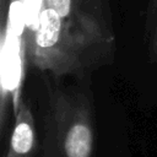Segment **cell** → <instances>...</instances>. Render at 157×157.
I'll return each instance as SVG.
<instances>
[{"label":"cell","mask_w":157,"mask_h":157,"mask_svg":"<svg viewBox=\"0 0 157 157\" xmlns=\"http://www.w3.org/2000/svg\"><path fill=\"white\" fill-rule=\"evenodd\" d=\"M36 124L31 107L23 99L15 113L9 148L4 157H34Z\"/></svg>","instance_id":"3"},{"label":"cell","mask_w":157,"mask_h":157,"mask_svg":"<svg viewBox=\"0 0 157 157\" xmlns=\"http://www.w3.org/2000/svg\"><path fill=\"white\" fill-rule=\"evenodd\" d=\"M93 109L87 96L54 90L45 117L43 157H92Z\"/></svg>","instance_id":"2"},{"label":"cell","mask_w":157,"mask_h":157,"mask_svg":"<svg viewBox=\"0 0 157 157\" xmlns=\"http://www.w3.org/2000/svg\"><path fill=\"white\" fill-rule=\"evenodd\" d=\"M151 52L155 58H157V29L155 31V34L152 37V44H151Z\"/></svg>","instance_id":"6"},{"label":"cell","mask_w":157,"mask_h":157,"mask_svg":"<svg viewBox=\"0 0 157 157\" xmlns=\"http://www.w3.org/2000/svg\"><path fill=\"white\" fill-rule=\"evenodd\" d=\"M42 4L54 10L63 20H71L72 17L85 12L78 7L77 0H42Z\"/></svg>","instance_id":"4"},{"label":"cell","mask_w":157,"mask_h":157,"mask_svg":"<svg viewBox=\"0 0 157 157\" xmlns=\"http://www.w3.org/2000/svg\"><path fill=\"white\" fill-rule=\"evenodd\" d=\"M157 12V0H148L147 6V16H146V31H150V26L153 21V16Z\"/></svg>","instance_id":"5"},{"label":"cell","mask_w":157,"mask_h":157,"mask_svg":"<svg viewBox=\"0 0 157 157\" xmlns=\"http://www.w3.org/2000/svg\"><path fill=\"white\" fill-rule=\"evenodd\" d=\"M5 2L6 0H0V10H1V21L5 18Z\"/></svg>","instance_id":"7"},{"label":"cell","mask_w":157,"mask_h":157,"mask_svg":"<svg viewBox=\"0 0 157 157\" xmlns=\"http://www.w3.org/2000/svg\"><path fill=\"white\" fill-rule=\"evenodd\" d=\"M27 31L26 45L32 64L54 76L82 70L113 43V36L91 13L63 20L44 4Z\"/></svg>","instance_id":"1"}]
</instances>
